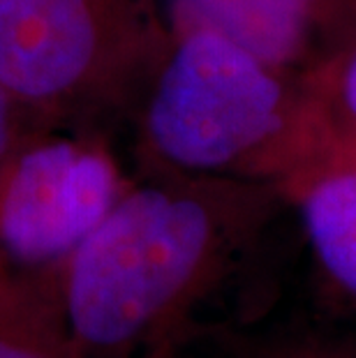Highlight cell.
Returning <instances> with one entry per match:
<instances>
[{
	"label": "cell",
	"instance_id": "cell-1",
	"mask_svg": "<svg viewBox=\"0 0 356 358\" xmlns=\"http://www.w3.org/2000/svg\"><path fill=\"white\" fill-rule=\"evenodd\" d=\"M280 206L271 182L137 173L58 268L81 358H176Z\"/></svg>",
	"mask_w": 356,
	"mask_h": 358
},
{
	"label": "cell",
	"instance_id": "cell-2",
	"mask_svg": "<svg viewBox=\"0 0 356 358\" xmlns=\"http://www.w3.org/2000/svg\"><path fill=\"white\" fill-rule=\"evenodd\" d=\"M130 113L137 173L278 187L333 134L308 77L211 33L169 35Z\"/></svg>",
	"mask_w": 356,
	"mask_h": 358
},
{
	"label": "cell",
	"instance_id": "cell-3",
	"mask_svg": "<svg viewBox=\"0 0 356 358\" xmlns=\"http://www.w3.org/2000/svg\"><path fill=\"white\" fill-rule=\"evenodd\" d=\"M166 40L157 0H0V86L42 123L130 109Z\"/></svg>",
	"mask_w": 356,
	"mask_h": 358
},
{
	"label": "cell",
	"instance_id": "cell-4",
	"mask_svg": "<svg viewBox=\"0 0 356 358\" xmlns=\"http://www.w3.org/2000/svg\"><path fill=\"white\" fill-rule=\"evenodd\" d=\"M134 178L104 134L30 125L0 159V259L28 271L63 266Z\"/></svg>",
	"mask_w": 356,
	"mask_h": 358
},
{
	"label": "cell",
	"instance_id": "cell-5",
	"mask_svg": "<svg viewBox=\"0 0 356 358\" xmlns=\"http://www.w3.org/2000/svg\"><path fill=\"white\" fill-rule=\"evenodd\" d=\"M169 35L211 33L308 77L356 17V0H157Z\"/></svg>",
	"mask_w": 356,
	"mask_h": 358
},
{
	"label": "cell",
	"instance_id": "cell-6",
	"mask_svg": "<svg viewBox=\"0 0 356 358\" xmlns=\"http://www.w3.org/2000/svg\"><path fill=\"white\" fill-rule=\"evenodd\" d=\"M278 192L297 210L320 268L356 303V141L333 129Z\"/></svg>",
	"mask_w": 356,
	"mask_h": 358
},
{
	"label": "cell",
	"instance_id": "cell-7",
	"mask_svg": "<svg viewBox=\"0 0 356 358\" xmlns=\"http://www.w3.org/2000/svg\"><path fill=\"white\" fill-rule=\"evenodd\" d=\"M58 268L28 271L0 259V358H81Z\"/></svg>",
	"mask_w": 356,
	"mask_h": 358
},
{
	"label": "cell",
	"instance_id": "cell-8",
	"mask_svg": "<svg viewBox=\"0 0 356 358\" xmlns=\"http://www.w3.org/2000/svg\"><path fill=\"white\" fill-rule=\"evenodd\" d=\"M333 129L356 141V17L320 67L308 74Z\"/></svg>",
	"mask_w": 356,
	"mask_h": 358
},
{
	"label": "cell",
	"instance_id": "cell-9",
	"mask_svg": "<svg viewBox=\"0 0 356 358\" xmlns=\"http://www.w3.org/2000/svg\"><path fill=\"white\" fill-rule=\"evenodd\" d=\"M236 358H356V335L322 326H283L234 347Z\"/></svg>",
	"mask_w": 356,
	"mask_h": 358
},
{
	"label": "cell",
	"instance_id": "cell-10",
	"mask_svg": "<svg viewBox=\"0 0 356 358\" xmlns=\"http://www.w3.org/2000/svg\"><path fill=\"white\" fill-rule=\"evenodd\" d=\"M37 120L26 106H21L7 90L0 86V159L10 150V146L26 132L30 125H37Z\"/></svg>",
	"mask_w": 356,
	"mask_h": 358
}]
</instances>
